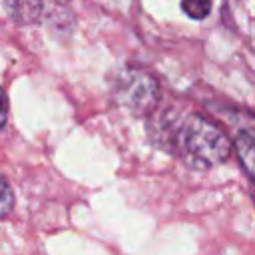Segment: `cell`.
Masks as SVG:
<instances>
[{
	"instance_id": "cell-2",
	"label": "cell",
	"mask_w": 255,
	"mask_h": 255,
	"mask_svg": "<svg viewBox=\"0 0 255 255\" xmlns=\"http://www.w3.org/2000/svg\"><path fill=\"white\" fill-rule=\"evenodd\" d=\"M114 98L135 116L151 114L159 102V84L143 68L128 66L114 80Z\"/></svg>"
},
{
	"instance_id": "cell-6",
	"label": "cell",
	"mask_w": 255,
	"mask_h": 255,
	"mask_svg": "<svg viewBox=\"0 0 255 255\" xmlns=\"http://www.w3.org/2000/svg\"><path fill=\"white\" fill-rule=\"evenodd\" d=\"M12 205H14L12 189H10V185L6 183V179L0 175V219L6 217V215L12 211Z\"/></svg>"
},
{
	"instance_id": "cell-4",
	"label": "cell",
	"mask_w": 255,
	"mask_h": 255,
	"mask_svg": "<svg viewBox=\"0 0 255 255\" xmlns=\"http://www.w3.org/2000/svg\"><path fill=\"white\" fill-rule=\"evenodd\" d=\"M233 145H235V153H237L243 169L255 181V135H251L247 131H241L235 137Z\"/></svg>"
},
{
	"instance_id": "cell-7",
	"label": "cell",
	"mask_w": 255,
	"mask_h": 255,
	"mask_svg": "<svg viewBox=\"0 0 255 255\" xmlns=\"http://www.w3.org/2000/svg\"><path fill=\"white\" fill-rule=\"evenodd\" d=\"M6 118H8V100L6 94L0 90V128L6 124Z\"/></svg>"
},
{
	"instance_id": "cell-3",
	"label": "cell",
	"mask_w": 255,
	"mask_h": 255,
	"mask_svg": "<svg viewBox=\"0 0 255 255\" xmlns=\"http://www.w3.org/2000/svg\"><path fill=\"white\" fill-rule=\"evenodd\" d=\"M6 10L20 24H34L44 12V0H6Z\"/></svg>"
},
{
	"instance_id": "cell-5",
	"label": "cell",
	"mask_w": 255,
	"mask_h": 255,
	"mask_svg": "<svg viewBox=\"0 0 255 255\" xmlns=\"http://www.w3.org/2000/svg\"><path fill=\"white\" fill-rule=\"evenodd\" d=\"M181 10L193 20H203L211 12V0H181Z\"/></svg>"
},
{
	"instance_id": "cell-1",
	"label": "cell",
	"mask_w": 255,
	"mask_h": 255,
	"mask_svg": "<svg viewBox=\"0 0 255 255\" xmlns=\"http://www.w3.org/2000/svg\"><path fill=\"white\" fill-rule=\"evenodd\" d=\"M177 141L183 155L197 167H211L225 161L233 145L217 124L199 114H193L185 120Z\"/></svg>"
},
{
	"instance_id": "cell-8",
	"label": "cell",
	"mask_w": 255,
	"mask_h": 255,
	"mask_svg": "<svg viewBox=\"0 0 255 255\" xmlns=\"http://www.w3.org/2000/svg\"><path fill=\"white\" fill-rule=\"evenodd\" d=\"M56 2H60V4H66V2H70V0H56Z\"/></svg>"
}]
</instances>
